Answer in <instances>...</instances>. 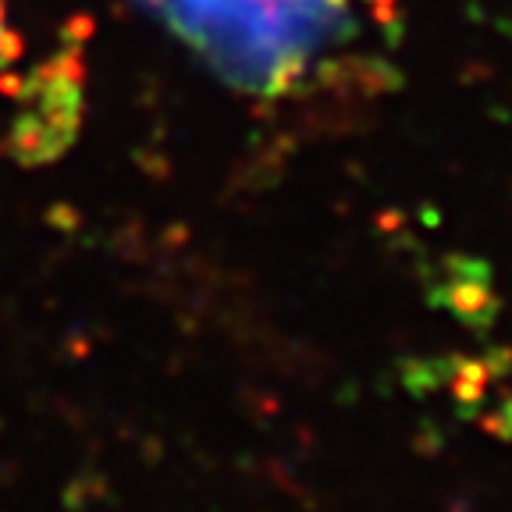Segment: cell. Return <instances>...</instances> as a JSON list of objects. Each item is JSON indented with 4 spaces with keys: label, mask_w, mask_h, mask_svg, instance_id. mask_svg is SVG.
<instances>
[{
    "label": "cell",
    "mask_w": 512,
    "mask_h": 512,
    "mask_svg": "<svg viewBox=\"0 0 512 512\" xmlns=\"http://www.w3.org/2000/svg\"><path fill=\"white\" fill-rule=\"evenodd\" d=\"M232 89L281 100L310 89L360 40L381 0H139Z\"/></svg>",
    "instance_id": "6da1fadb"
},
{
    "label": "cell",
    "mask_w": 512,
    "mask_h": 512,
    "mask_svg": "<svg viewBox=\"0 0 512 512\" xmlns=\"http://www.w3.org/2000/svg\"><path fill=\"white\" fill-rule=\"evenodd\" d=\"M18 57H22V36L11 22V0H0V82L8 79Z\"/></svg>",
    "instance_id": "7a4b0ae2"
}]
</instances>
